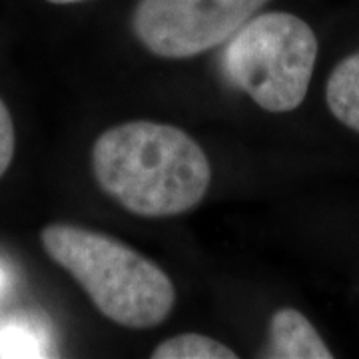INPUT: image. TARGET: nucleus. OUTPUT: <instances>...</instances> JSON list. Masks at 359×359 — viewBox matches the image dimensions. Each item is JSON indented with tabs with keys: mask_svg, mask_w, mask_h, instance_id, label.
<instances>
[{
	"mask_svg": "<svg viewBox=\"0 0 359 359\" xmlns=\"http://www.w3.org/2000/svg\"><path fill=\"white\" fill-rule=\"evenodd\" d=\"M92 172L104 194L142 218H170L204 200L212 166L202 146L178 126L134 120L102 132Z\"/></svg>",
	"mask_w": 359,
	"mask_h": 359,
	"instance_id": "f257e3e1",
	"label": "nucleus"
},
{
	"mask_svg": "<svg viewBox=\"0 0 359 359\" xmlns=\"http://www.w3.org/2000/svg\"><path fill=\"white\" fill-rule=\"evenodd\" d=\"M40 242L106 320L130 330H150L174 309L176 290L166 271L112 236L50 224L40 233Z\"/></svg>",
	"mask_w": 359,
	"mask_h": 359,
	"instance_id": "f03ea898",
	"label": "nucleus"
},
{
	"mask_svg": "<svg viewBox=\"0 0 359 359\" xmlns=\"http://www.w3.org/2000/svg\"><path fill=\"white\" fill-rule=\"evenodd\" d=\"M226 44V76L259 108L282 114L306 100L318 58V39L306 20L290 13L256 14Z\"/></svg>",
	"mask_w": 359,
	"mask_h": 359,
	"instance_id": "7ed1b4c3",
	"label": "nucleus"
},
{
	"mask_svg": "<svg viewBox=\"0 0 359 359\" xmlns=\"http://www.w3.org/2000/svg\"><path fill=\"white\" fill-rule=\"evenodd\" d=\"M269 0H138L132 14L136 39L170 60L190 58L228 40Z\"/></svg>",
	"mask_w": 359,
	"mask_h": 359,
	"instance_id": "20e7f679",
	"label": "nucleus"
},
{
	"mask_svg": "<svg viewBox=\"0 0 359 359\" xmlns=\"http://www.w3.org/2000/svg\"><path fill=\"white\" fill-rule=\"evenodd\" d=\"M268 355L273 359H332L318 330L294 308L278 309L269 320Z\"/></svg>",
	"mask_w": 359,
	"mask_h": 359,
	"instance_id": "39448f33",
	"label": "nucleus"
},
{
	"mask_svg": "<svg viewBox=\"0 0 359 359\" xmlns=\"http://www.w3.org/2000/svg\"><path fill=\"white\" fill-rule=\"evenodd\" d=\"M325 100L332 114L359 134V52L335 66L325 86Z\"/></svg>",
	"mask_w": 359,
	"mask_h": 359,
	"instance_id": "423d86ee",
	"label": "nucleus"
},
{
	"mask_svg": "<svg viewBox=\"0 0 359 359\" xmlns=\"http://www.w3.org/2000/svg\"><path fill=\"white\" fill-rule=\"evenodd\" d=\"M152 359H236V351L208 335L182 334L162 341Z\"/></svg>",
	"mask_w": 359,
	"mask_h": 359,
	"instance_id": "0eeeda50",
	"label": "nucleus"
},
{
	"mask_svg": "<svg viewBox=\"0 0 359 359\" xmlns=\"http://www.w3.org/2000/svg\"><path fill=\"white\" fill-rule=\"evenodd\" d=\"M44 337L25 320H11L0 325V358H40L46 355Z\"/></svg>",
	"mask_w": 359,
	"mask_h": 359,
	"instance_id": "6e6552de",
	"label": "nucleus"
},
{
	"mask_svg": "<svg viewBox=\"0 0 359 359\" xmlns=\"http://www.w3.org/2000/svg\"><path fill=\"white\" fill-rule=\"evenodd\" d=\"M14 144H16V134H14L13 114L4 100L0 98V178L13 164Z\"/></svg>",
	"mask_w": 359,
	"mask_h": 359,
	"instance_id": "1a4fd4ad",
	"label": "nucleus"
},
{
	"mask_svg": "<svg viewBox=\"0 0 359 359\" xmlns=\"http://www.w3.org/2000/svg\"><path fill=\"white\" fill-rule=\"evenodd\" d=\"M50 4H74V2H84V0H46Z\"/></svg>",
	"mask_w": 359,
	"mask_h": 359,
	"instance_id": "9d476101",
	"label": "nucleus"
},
{
	"mask_svg": "<svg viewBox=\"0 0 359 359\" xmlns=\"http://www.w3.org/2000/svg\"><path fill=\"white\" fill-rule=\"evenodd\" d=\"M2 283H4V273L0 271V287H2Z\"/></svg>",
	"mask_w": 359,
	"mask_h": 359,
	"instance_id": "9b49d317",
	"label": "nucleus"
}]
</instances>
